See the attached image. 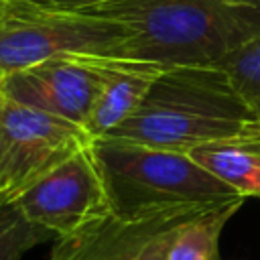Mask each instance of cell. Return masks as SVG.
Returning <instances> with one entry per match:
<instances>
[{"label":"cell","mask_w":260,"mask_h":260,"mask_svg":"<svg viewBox=\"0 0 260 260\" xmlns=\"http://www.w3.org/2000/svg\"><path fill=\"white\" fill-rule=\"evenodd\" d=\"M104 138L179 152L228 142L260 144V116L219 65L169 67L136 112Z\"/></svg>","instance_id":"1"},{"label":"cell","mask_w":260,"mask_h":260,"mask_svg":"<svg viewBox=\"0 0 260 260\" xmlns=\"http://www.w3.org/2000/svg\"><path fill=\"white\" fill-rule=\"evenodd\" d=\"M85 14L124 24V59L160 69L217 65L260 35V0H114Z\"/></svg>","instance_id":"2"},{"label":"cell","mask_w":260,"mask_h":260,"mask_svg":"<svg viewBox=\"0 0 260 260\" xmlns=\"http://www.w3.org/2000/svg\"><path fill=\"white\" fill-rule=\"evenodd\" d=\"M93 152L106 181L112 211L118 215H150L240 197L199 167L189 152L114 138L93 140Z\"/></svg>","instance_id":"3"},{"label":"cell","mask_w":260,"mask_h":260,"mask_svg":"<svg viewBox=\"0 0 260 260\" xmlns=\"http://www.w3.org/2000/svg\"><path fill=\"white\" fill-rule=\"evenodd\" d=\"M128 39V28L110 18L10 0L0 22V79L51 59H124Z\"/></svg>","instance_id":"4"},{"label":"cell","mask_w":260,"mask_h":260,"mask_svg":"<svg viewBox=\"0 0 260 260\" xmlns=\"http://www.w3.org/2000/svg\"><path fill=\"white\" fill-rule=\"evenodd\" d=\"M91 144L81 124L0 95V207Z\"/></svg>","instance_id":"5"},{"label":"cell","mask_w":260,"mask_h":260,"mask_svg":"<svg viewBox=\"0 0 260 260\" xmlns=\"http://www.w3.org/2000/svg\"><path fill=\"white\" fill-rule=\"evenodd\" d=\"M12 207L53 238H67L112 215V201L93 144L35 183Z\"/></svg>","instance_id":"6"},{"label":"cell","mask_w":260,"mask_h":260,"mask_svg":"<svg viewBox=\"0 0 260 260\" xmlns=\"http://www.w3.org/2000/svg\"><path fill=\"white\" fill-rule=\"evenodd\" d=\"M217 205L221 203L132 217L112 213L81 232L57 238L49 260H165L179 228Z\"/></svg>","instance_id":"7"},{"label":"cell","mask_w":260,"mask_h":260,"mask_svg":"<svg viewBox=\"0 0 260 260\" xmlns=\"http://www.w3.org/2000/svg\"><path fill=\"white\" fill-rule=\"evenodd\" d=\"M106 81V57L51 59L0 79V95L85 128Z\"/></svg>","instance_id":"8"},{"label":"cell","mask_w":260,"mask_h":260,"mask_svg":"<svg viewBox=\"0 0 260 260\" xmlns=\"http://www.w3.org/2000/svg\"><path fill=\"white\" fill-rule=\"evenodd\" d=\"M160 71V67L150 63L106 59V81L85 124L91 138H104L126 122L142 104Z\"/></svg>","instance_id":"9"},{"label":"cell","mask_w":260,"mask_h":260,"mask_svg":"<svg viewBox=\"0 0 260 260\" xmlns=\"http://www.w3.org/2000/svg\"><path fill=\"white\" fill-rule=\"evenodd\" d=\"M189 154L199 167L225 183L240 197L260 199V144H211L195 148Z\"/></svg>","instance_id":"10"},{"label":"cell","mask_w":260,"mask_h":260,"mask_svg":"<svg viewBox=\"0 0 260 260\" xmlns=\"http://www.w3.org/2000/svg\"><path fill=\"white\" fill-rule=\"evenodd\" d=\"M242 203L244 197H236L189 219L175 234L165 260H217L223 225L236 215Z\"/></svg>","instance_id":"11"},{"label":"cell","mask_w":260,"mask_h":260,"mask_svg":"<svg viewBox=\"0 0 260 260\" xmlns=\"http://www.w3.org/2000/svg\"><path fill=\"white\" fill-rule=\"evenodd\" d=\"M260 116V35L217 63Z\"/></svg>","instance_id":"12"},{"label":"cell","mask_w":260,"mask_h":260,"mask_svg":"<svg viewBox=\"0 0 260 260\" xmlns=\"http://www.w3.org/2000/svg\"><path fill=\"white\" fill-rule=\"evenodd\" d=\"M53 238L49 232L32 225L12 205L0 207V260H22L28 250Z\"/></svg>","instance_id":"13"},{"label":"cell","mask_w":260,"mask_h":260,"mask_svg":"<svg viewBox=\"0 0 260 260\" xmlns=\"http://www.w3.org/2000/svg\"><path fill=\"white\" fill-rule=\"evenodd\" d=\"M37 6L43 8H51V10H67V12H85L91 10L95 6H102L106 2H114V0H28Z\"/></svg>","instance_id":"14"},{"label":"cell","mask_w":260,"mask_h":260,"mask_svg":"<svg viewBox=\"0 0 260 260\" xmlns=\"http://www.w3.org/2000/svg\"><path fill=\"white\" fill-rule=\"evenodd\" d=\"M8 6H10V0H0V22H2V18H4Z\"/></svg>","instance_id":"15"}]
</instances>
